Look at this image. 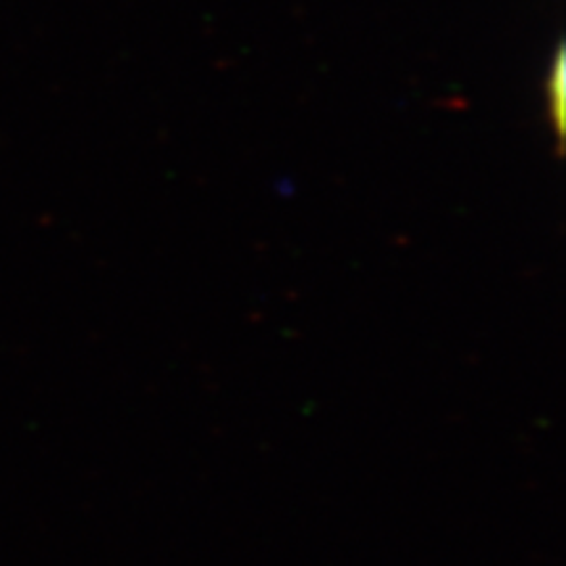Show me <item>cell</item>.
I'll return each mask as SVG.
<instances>
[{
    "label": "cell",
    "instance_id": "cell-1",
    "mask_svg": "<svg viewBox=\"0 0 566 566\" xmlns=\"http://www.w3.org/2000/svg\"><path fill=\"white\" fill-rule=\"evenodd\" d=\"M548 105H551V116H554V129L562 134V126H564V59H562V53L556 55L554 69H551V76H548Z\"/></svg>",
    "mask_w": 566,
    "mask_h": 566
}]
</instances>
